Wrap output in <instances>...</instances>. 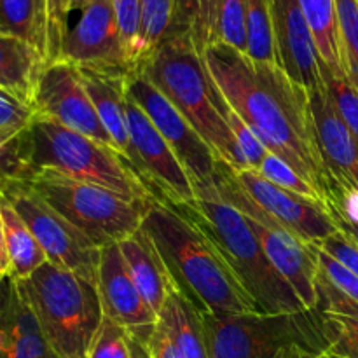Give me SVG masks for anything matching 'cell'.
Segmentation results:
<instances>
[{
    "instance_id": "f1b7e54d",
    "label": "cell",
    "mask_w": 358,
    "mask_h": 358,
    "mask_svg": "<svg viewBox=\"0 0 358 358\" xmlns=\"http://www.w3.org/2000/svg\"><path fill=\"white\" fill-rule=\"evenodd\" d=\"M173 20L175 0H142L140 62L145 59L157 48L164 35L170 31Z\"/></svg>"
},
{
    "instance_id": "603a6c76",
    "label": "cell",
    "mask_w": 358,
    "mask_h": 358,
    "mask_svg": "<svg viewBox=\"0 0 358 358\" xmlns=\"http://www.w3.org/2000/svg\"><path fill=\"white\" fill-rule=\"evenodd\" d=\"M161 325L180 358H210L205 325L198 308L177 289L171 290L159 313Z\"/></svg>"
},
{
    "instance_id": "8992f818",
    "label": "cell",
    "mask_w": 358,
    "mask_h": 358,
    "mask_svg": "<svg viewBox=\"0 0 358 358\" xmlns=\"http://www.w3.org/2000/svg\"><path fill=\"white\" fill-rule=\"evenodd\" d=\"M20 287L55 355L87 358L103 322L96 283L45 262Z\"/></svg>"
},
{
    "instance_id": "ac0fdd59",
    "label": "cell",
    "mask_w": 358,
    "mask_h": 358,
    "mask_svg": "<svg viewBox=\"0 0 358 358\" xmlns=\"http://www.w3.org/2000/svg\"><path fill=\"white\" fill-rule=\"evenodd\" d=\"M247 220L271 264L292 287L296 296L303 303L304 310H315L317 308L318 266L310 245L297 240L296 236L283 229H271L248 217Z\"/></svg>"
},
{
    "instance_id": "b9f144b4",
    "label": "cell",
    "mask_w": 358,
    "mask_h": 358,
    "mask_svg": "<svg viewBox=\"0 0 358 358\" xmlns=\"http://www.w3.org/2000/svg\"><path fill=\"white\" fill-rule=\"evenodd\" d=\"M318 245L358 276V247L352 240H348L341 231L334 233Z\"/></svg>"
},
{
    "instance_id": "5bb4252c",
    "label": "cell",
    "mask_w": 358,
    "mask_h": 358,
    "mask_svg": "<svg viewBox=\"0 0 358 358\" xmlns=\"http://www.w3.org/2000/svg\"><path fill=\"white\" fill-rule=\"evenodd\" d=\"M79 13L63 37L58 59L96 72H133L110 0H93Z\"/></svg>"
},
{
    "instance_id": "3957f363",
    "label": "cell",
    "mask_w": 358,
    "mask_h": 358,
    "mask_svg": "<svg viewBox=\"0 0 358 358\" xmlns=\"http://www.w3.org/2000/svg\"><path fill=\"white\" fill-rule=\"evenodd\" d=\"M201 135L219 161L233 170L248 166L219 110V87L210 77L189 28L173 23L157 48L136 66Z\"/></svg>"
},
{
    "instance_id": "7c38bea8",
    "label": "cell",
    "mask_w": 358,
    "mask_h": 358,
    "mask_svg": "<svg viewBox=\"0 0 358 358\" xmlns=\"http://www.w3.org/2000/svg\"><path fill=\"white\" fill-rule=\"evenodd\" d=\"M34 107L37 115L115 149L87 94L79 69L72 63L65 59L45 63L35 90Z\"/></svg>"
},
{
    "instance_id": "4dcf8cb0",
    "label": "cell",
    "mask_w": 358,
    "mask_h": 358,
    "mask_svg": "<svg viewBox=\"0 0 358 358\" xmlns=\"http://www.w3.org/2000/svg\"><path fill=\"white\" fill-rule=\"evenodd\" d=\"M215 42H222V44L247 55L248 34L245 0H219Z\"/></svg>"
},
{
    "instance_id": "4fadbf2b",
    "label": "cell",
    "mask_w": 358,
    "mask_h": 358,
    "mask_svg": "<svg viewBox=\"0 0 358 358\" xmlns=\"http://www.w3.org/2000/svg\"><path fill=\"white\" fill-rule=\"evenodd\" d=\"M128 128L131 140V168L145 184H152L156 198H163L173 205L194 201V185L187 171L145 112L129 96Z\"/></svg>"
},
{
    "instance_id": "f6af8a7d",
    "label": "cell",
    "mask_w": 358,
    "mask_h": 358,
    "mask_svg": "<svg viewBox=\"0 0 358 358\" xmlns=\"http://www.w3.org/2000/svg\"><path fill=\"white\" fill-rule=\"evenodd\" d=\"M0 358H34V357L20 352V350H16L14 346H10L9 343L0 339Z\"/></svg>"
},
{
    "instance_id": "44dd1931",
    "label": "cell",
    "mask_w": 358,
    "mask_h": 358,
    "mask_svg": "<svg viewBox=\"0 0 358 358\" xmlns=\"http://www.w3.org/2000/svg\"><path fill=\"white\" fill-rule=\"evenodd\" d=\"M119 248L140 294L159 317L164 301L175 289L173 278L159 250L142 227L126 240L119 241Z\"/></svg>"
},
{
    "instance_id": "1f68e13d",
    "label": "cell",
    "mask_w": 358,
    "mask_h": 358,
    "mask_svg": "<svg viewBox=\"0 0 358 358\" xmlns=\"http://www.w3.org/2000/svg\"><path fill=\"white\" fill-rule=\"evenodd\" d=\"M345 73L358 91V0H336Z\"/></svg>"
},
{
    "instance_id": "6da1fadb",
    "label": "cell",
    "mask_w": 358,
    "mask_h": 358,
    "mask_svg": "<svg viewBox=\"0 0 358 358\" xmlns=\"http://www.w3.org/2000/svg\"><path fill=\"white\" fill-rule=\"evenodd\" d=\"M201 58L229 107L327 203L332 180L318 147L308 91L278 63H257L222 42L210 44Z\"/></svg>"
},
{
    "instance_id": "30bf717a",
    "label": "cell",
    "mask_w": 358,
    "mask_h": 358,
    "mask_svg": "<svg viewBox=\"0 0 358 358\" xmlns=\"http://www.w3.org/2000/svg\"><path fill=\"white\" fill-rule=\"evenodd\" d=\"M0 196L20 213L44 250L48 262L96 283L101 247L59 215L21 178H0Z\"/></svg>"
},
{
    "instance_id": "8fae6325",
    "label": "cell",
    "mask_w": 358,
    "mask_h": 358,
    "mask_svg": "<svg viewBox=\"0 0 358 358\" xmlns=\"http://www.w3.org/2000/svg\"><path fill=\"white\" fill-rule=\"evenodd\" d=\"M126 93L145 112L171 147L192 180L194 192L213 187L219 157L170 100L136 69L128 76Z\"/></svg>"
},
{
    "instance_id": "ba28073f",
    "label": "cell",
    "mask_w": 358,
    "mask_h": 358,
    "mask_svg": "<svg viewBox=\"0 0 358 358\" xmlns=\"http://www.w3.org/2000/svg\"><path fill=\"white\" fill-rule=\"evenodd\" d=\"M213 191L248 219L271 229H283L306 245L322 243L338 233L325 203L278 187L254 168L233 170L219 161Z\"/></svg>"
},
{
    "instance_id": "9c48e42d",
    "label": "cell",
    "mask_w": 358,
    "mask_h": 358,
    "mask_svg": "<svg viewBox=\"0 0 358 358\" xmlns=\"http://www.w3.org/2000/svg\"><path fill=\"white\" fill-rule=\"evenodd\" d=\"M24 182L98 247L119 243L140 231L150 205L133 203L117 192L55 170L34 171Z\"/></svg>"
},
{
    "instance_id": "d6a6232c",
    "label": "cell",
    "mask_w": 358,
    "mask_h": 358,
    "mask_svg": "<svg viewBox=\"0 0 358 358\" xmlns=\"http://www.w3.org/2000/svg\"><path fill=\"white\" fill-rule=\"evenodd\" d=\"M320 76L327 90L329 98L334 103L336 110L341 115L345 124L352 131L358 145V91L352 86L346 76H336L320 62Z\"/></svg>"
},
{
    "instance_id": "5b68a950",
    "label": "cell",
    "mask_w": 358,
    "mask_h": 358,
    "mask_svg": "<svg viewBox=\"0 0 358 358\" xmlns=\"http://www.w3.org/2000/svg\"><path fill=\"white\" fill-rule=\"evenodd\" d=\"M175 206L208 234L261 313L308 311L271 264L247 217L222 201L213 187L196 192L192 203Z\"/></svg>"
},
{
    "instance_id": "484cf974",
    "label": "cell",
    "mask_w": 358,
    "mask_h": 358,
    "mask_svg": "<svg viewBox=\"0 0 358 358\" xmlns=\"http://www.w3.org/2000/svg\"><path fill=\"white\" fill-rule=\"evenodd\" d=\"M299 3L313 34L320 62L336 76H346L336 0H299Z\"/></svg>"
},
{
    "instance_id": "7a4b0ae2",
    "label": "cell",
    "mask_w": 358,
    "mask_h": 358,
    "mask_svg": "<svg viewBox=\"0 0 358 358\" xmlns=\"http://www.w3.org/2000/svg\"><path fill=\"white\" fill-rule=\"evenodd\" d=\"M177 289L203 313L259 311L208 234L173 203L154 198L143 217Z\"/></svg>"
},
{
    "instance_id": "f35d334b",
    "label": "cell",
    "mask_w": 358,
    "mask_h": 358,
    "mask_svg": "<svg viewBox=\"0 0 358 358\" xmlns=\"http://www.w3.org/2000/svg\"><path fill=\"white\" fill-rule=\"evenodd\" d=\"M37 115L34 105L20 100L0 87V131L17 136L31 124Z\"/></svg>"
},
{
    "instance_id": "d590c367",
    "label": "cell",
    "mask_w": 358,
    "mask_h": 358,
    "mask_svg": "<svg viewBox=\"0 0 358 358\" xmlns=\"http://www.w3.org/2000/svg\"><path fill=\"white\" fill-rule=\"evenodd\" d=\"M217 105H219L220 114L224 115V119H226L227 124H229L231 133H233L241 154H243L245 159H247L248 166L257 170L259 164L262 163V159H264L266 154H268V147L261 142V138L255 135L254 129H252L250 126H248L247 122L229 107V103L224 100L222 93L219 94V103Z\"/></svg>"
},
{
    "instance_id": "83f0119b",
    "label": "cell",
    "mask_w": 358,
    "mask_h": 358,
    "mask_svg": "<svg viewBox=\"0 0 358 358\" xmlns=\"http://www.w3.org/2000/svg\"><path fill=\"white\" fill-rule=\"evenodd\" d=\"M219 0H175L173 23L189 28L199 55L215 42Z\"/></svg>"
},
{
    "instance_id": "ffe728a7",
    "label": "cell",
    "mask_w": 358,
    "mask_h": 358,
    "mask_svg": "<svg viewBox=\"0 0 358 358\" xmlns=\"http://www.w3.org/2000/svg\"><path fill=\"white\" fill-rule=\"evenodd\" d=\"M79 69V66H77ZM87 94L100 115L101 124L110 135L115 149L131 164V140L128 128V93L126 80L129 73L96 72L90 69H79Z\"/></svg>"
},
{
    "instance_id": "74e56055",
    "label": "cell",
    "mask_w": 358,
    "mask_h": 358,
    "mask_svg": "<svg viewBox=\"0 0 358 358\" xmlns=\"http://www.w3.org/2000/svg\"><path fill=\"white\" fill-rule=\"evenodd\" d=\"M310 247L313 250L318 271L325 276V280L331 282L336 289L341 290L343 294H346L350 299H353L358 304V276L355 273L350 271L338 259L327 254L318 243H311Z\"/></svg>"
},
{
    "instance_id": "ee69618b",
    "label": "cell",
    "mask_w": 358,
    "mask_h": 358,
    "mask_svg": "<svg viewBox=\"0 0 358 358\" xmlns=\"http://www.w3.org/2000/svg\"><path fill=\"white\" fill-rule=\"evenodd\" d=\"M9 275V257L6 248V231H3L2 212H0V278Z\"/></svg>"
},
{
    "instance_id": "277c9868",
    "label": "cell",
    "mask_w": 358,
    "mask_h": 358,
    "mask_svg": "<svg viewBox=\"0 0 358 358\" xmlns=\"http://www.w3.org/2000/svg\"><path fill=\"white\" fill-rule=\"evenodd\" d=\"M17 152L24 178L38 170H55L117 192L133 203H150L156 198L121 152L42 115H35L20 135Z\"/></svg>"
},
{
    "instance_id": "f546056e",
    "label": "cell",
    "mask_w": 358,
    "mask_h": 358,
    "mask_svg": "<svg viewBox=\"0 0 358 358\" xmlns=\"http://www.w3.org/2000/svg\"><path fill=\"white\" fill-rule=\"evenodd\" d=\"M147 346L140 345L124 327L105 318L87 358H140Z\"/></svg>"
},
{
    "instance_id": "d4e9b609",
    "label": "cell",
    "mask_w": 358,
    "mask_h": 358,
    "mask_svg": "<svg viewBox=\"0 0 358 358\" xmlns=\"http://www.w3.org/2000/svg\"><path fill=\"white\" fill-rule=\"evenodd\" d=\"M0 31L30 44L48 63L45 0H0Z\"/></svg>"
},
{
    "instance_id": "7dc6e473",
    "label": "cell",
    "mask_w": 358,
    "mask_h": 358,
    "mask_svg": "<svg viewBox=\"0 0 358 358\" xmlns=\"http://www.w3.org/2000/svg\"><path fill=\"white\" fill-rule=\"evenodd\" d=\"M313 357H315L313 353L304 352V350H296V352L290 353V355L287 357V358H313Z\"/></svg>"
},
{
    "instance_id": "2e32d148",
    "label": "cell",
    "mask_w": 358,
    "mask_h": 358,
    "mask_svg": "<svg viewBox=\"0 0 358 358\" xmlns=\"http://www.w3.org/2000/svg\"><path fill=\"white\" fill-rule=\"evenodd\" d=\"M269 9L278 65L306 91L324 86L320 56L299 0H269Z\"/></svg>"
},
{
    "instance_id": "7bdbcfd3",
    "label": "cell",
    "mask_w": 358,
    "mask_h": 358,
    "mask_svg": "<svg viewBox=\"0 0 358 358\" xmlns=\"http://www.w3.org/2000/svg\"><path fill=\"white\" fill-rule=\"evenodd\" d=\"M147 352H149L150 358H180L177 350H175L173 343H171V339L168 338L166 331L161 325V322L157 324L156 331H154L149 343H147Z\"/></svg>"
},
{
    "instance_id": "4316f807",
    "label": "cell",
    "mask_w": 358,
    "mask_h": 358,
    "mask_svg": "<svg viewBox=\"0 0 358 358\" xmlns=\"http://www.w3.org/2000/svg\"><path fill=\"white\" fill-rule=\"evenodd\" d=\"M248 58L257 63H278L269 0H245Z\"/></svg>"
},
{
    "instance_id": "60d3db41",
    "label": "cell",
    "mask_w": 358,
    "mask_h": 358,
    "mask_svg": "<svg viewBox=\"0 0 358 358\" xmlns=\"http://www.w3.org/2000/svg\"><path fill=\"white\" fill-rule=\"evenodd\" d=\"M17 138L0 131V178H24V166L17 152Z\"/></svg>"
},
{
    "instance_id": "52a82bcc",
    "label": "cell",
    "mask_w": 358,
    "mask_h": 358,
    "mask_svg": "<svg viewBox=\"0 0 358 358\" xmlns=\"http://www.w3.org/2000/svg\"><path fill=\"white\" fill-rule=\"evenodd\" d=\"M201 313L210 358H287L327 350L317 310L299 313Z\"/></svg>"
},
{
    "instance_id": "7402d4cb",
    "label": "cell",
    "mask_w": 358,
    "mask_h": 358,
    "mask_svg": "<svg viewBox=\"0 0 358 358\" xmlns=\"http://www.w3.org/2000/svg\"><path fill=\"white\" fill-rule=\"evenodd\" d=\"M45 65L41 52L21 38L0 31V87L34 105L38 77Z\"/></svg>"
},
{
    "instance_id": "ab89813d",
    "label": "cell",
    "mask_w": 358,
    "mask_h": 358,
    "mask_svg": "<svg viewBox=\"0 0 358 358\" xmlns=\"http://www.w3.org/2000/svg\"><path fill=\"white\" fill-rule=\"evenodd\" d=\"M48 13V63L59 56L63 37L69 30L70 0H45Z\"/></svg>"
},
{
    "instance_id": "681fc988",
    "label": "cell",
    "mask_w": 358,
    "mask_h": 358,
    "mask_svg": "<svg viewBox=\"0 0 358 358\" xmlns=\"http://www.w3.org/2000/svg\"><path fill=\"white\" fill-rule=\"evenodd\" d=\"M140 358H150V355H149V352H145V353H143V355H142V357H140Z\"/></svg>"
},
{
    "instance_id": "8d00e7d4",
    "label": "cell",
    "mask_w": 358,
    "mask_h": 358,
    "mask_svg": "<svg viewBox=\"0 0 358 358\" xmlns=\"http://www.w3.org/2000/svg\"><path fill=\"white\" fill-rule=\"evenodd\" d=\"M327 350L345 358H358V318L320 313Z\"/></svg>"
},
{
    "instance_id": "e575fe53",
    "label": "cell",
    "mask_w": 358,
    "mask_h": 358,
    "mask_svg": "<svg viewBox=\"0 0 358 358\" xmlns=\"http://www.w3.org/2000/svg\"><path fill=\"white\" fill-rule=\"evenodd\" d=\"M257 171L262 177L268 178L269 182H273V184L278 185V187L285 189V191L296 192V194L306 196V198L325 203L324 198L318 194V191L310 184V182L304 180L290 164H287L282 157L275 156V154L269 152V150L268 154H266L264 159H262V163L259 164Z\"/></svg>"
},
{
    "instance_id": "9a60e30c",
    "label": "cell",
    "mask_w": 358,
    "mask_h": 358,
    "mask_svg": "<svg viewBox=\"0 0 358 358\" xmlns=\"http://www.w3.org/2000/svg\"><path fill=\"white\" fill-rule=\"evenodd\" d=\"M96 289L103 317L124 327L140 345L147 346L159 324V317L133 282L119 243L100 248Z\"/></svg>"
},
{
    "instance_id": "d6986e66",
    "label": "cell",
    "mask_w": 358,
    "mask_h": 358,
    "mask_svg": "<svg viewBox=\"0 0 358 358\" xmlns=\"http://www.w3.org/2000/svg\"><path fill=\"white\" fill-rule=\"evenodd\" d=\"M0 339L34 358H58L45 341L20 282L10 275L0 278Z\"/></svg>"
},
{
    "instance_id": "bcb514c9",
    "label": "cell",
    "mask_w": 358,
    "mask_h": 358,
    "mask_svg": "<svg viewBox=\"0 0 358 358\" xmlns=\"http://www.w3.org/2000/svg\"><path fill=\"white\" fill-rule=\"evenodd\" d=\"M93 0H70V14L76 13V10H83L87 3H91Z\"/></svg>"
},
{
    "instance_id": "836d02e7",
    "label": "cell",
    "mask_w": 358,
    "mask_h": 358,
    "mask_svg": "<svg viewBox=\"0 0 358 358\" xmlns=\"http://www.w3.org/2000/svg\"><path fill=\"white\" fill-rule=\"evenodd\" d=\"M117 20L119 34L126 56L133 69L140 62V30H142V0H110Z\"/></svg>"
},
{
    "instance_id": "c3c4849f",
    "label": "cell",
    "mask_w": 358,
    "mask_h": 358,
    "mask_svg": "<svg viewBox=\"0 0 358 358\" xmlns=\"http://www.w3.org/2000/svg\"><path fill=\"white\" fill-rule=\"evenodd\" d=\"M313 358H345V357L338 355V353L331 352V350H324V352H320L318 355H315Z\"/></svg>"
},
{
    "instance_id": "cb8c5ba5",
    "label": "cell",
    "mask_w": 358,
    "mask_h": 358,
    "mask_svg": "<svg viewBox=\"0 0 358 358\" xmlns=\"http://www.w3.org/2000/svg\"><path fill=\"white\" fill-rule=\"evenodd\" d=\"M0 212H2L3 231H6L9 275L17 282H23L30 278L37 269H41L48 262V257L20 213L3 196H0Z\"/></svg>"
},
{
    "instance_id": "e0dca14e",
    "label": "cell",
    "mask_w": 358,
    "mask_h": 358,
    "mask_svg": "<svg viewBox=\"0 0 358 358\" xmlns=\"http://www.w3.org/2000/svg\"><path fill=\"white\" fill-rule=\"evenodd\" d=\"M318 147L332 185L358 187V145L325 86L308 91ZM332 189V187H331Z\"/></svg>"
}]
</instances>
